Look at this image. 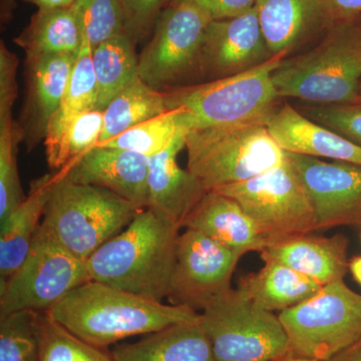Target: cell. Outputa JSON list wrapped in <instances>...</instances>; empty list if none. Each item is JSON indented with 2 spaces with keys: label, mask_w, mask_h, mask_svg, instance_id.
<instances>
[{
  "label": "cell",
  "mask_w": 361,
  "mask_h": 361,
  "mask_svg": "<svg viewBox=\"0 0 361 361\" xmlns=\"http://www.w3.org/2000/svg\"><path fill=\"white\" fill-rule=\"evenodd\" d=\"M334 23L355 21L361 16V0H324Z\"/></svg>",
  "instance_id": "obj_39"
},
{
  "label": "cell",
  "mask_w": 361,
  "mask_h": 361,
  "mask_svg": "<svg viewBox=\"0 0 361 361\" xmlns=\"http://www.w3.org/2000/svg\"><path fill=\"white\" fill-rule=\"evenodd\" d=\"M273 56L253 7L236 18L210 21L198 65L212 77L221 78L262 65Z\"/></svg>",
  "instance_id": "obj_14"
},
{
  "label": "cell",
  "mask_w": 361,
  "mask_h": 361,
  "mask_svg": "<svg viewBox=\"0 0 361 361\" xmlns=\"http://www.w3.org/2000/svg\"><path fill=\"white\" fill-rule=\"evenodd\" d=\"M165 0H120L125 14L126 32L135 40L141 39L156 25Z\"/></svg>",
  "instance_id": "obj_36"
},
{
  "label": "cell",
  "mask_w": 361,
  "mask_h": 361,
  "mask_svg": "<svg viewBox=\"0 0 361 361\" xmlns=\"http://www.w3.org/2000/svg\"><path fill=\"white\" fill-rule=\"evenodd\" d=\"M103 130L104 111L94 109L78 115L71 123L66 137V166L97 146Z\"/></svg>",
  "instance_id": "obj_35"
},
{
  "label": "cell",
  "mask_w": 361,
  "mask_h": 361,
  "mask_svg": "<svg viewBox=\"0 0 361 361\" xmlns=\"http://www.w3.org/2000/svg\"><path fill=\"white\" fill-rule=\"evenodd\" d=\"M142 210L104 188L71 182L59 171L39 229L75 257L87 260Z\"/></svg>",
  "instance_id": "obj_5"
},
{
  "label": "cell",
  "mask_w": 361,
  "mask_h": 361,
  "mask_svg": "<svg viewBox=\"0 0 361 361\" xmlns=\"http://www.w3.org/2000/svg\"><path fill=\"white\" fill-rule=\"evenodd\" d=\"M185 140L187 169L208 191L253 179L286 160L264 123L190 130Z\"/></svg>",
  "instance_id": "obj_6"
},
{
  "label": "cell",
  "mask_w": 361,
  "mask_h": 361,
  "mask_svg": "<svg viewBox=\"0 0 361 361\" xmlns=\"http://www.w3.org/2000/svg\"><path fill=\"white\" fill-rule=\"evenodd\" d=\"M278 96L311 104H357L361 85V27L357 20L330 26L314 49L283 59L273 71Z\"/></svg>",
  "instance_id": "obj_3"
},
{
  "label": "cell",
  "mask_w": 361,
  "mask_h": 361,
  "mask_svg": "<svg viewBox=\"0 0 361 361\" xmlns=\"http://www.w3.org/2000/svg\"><path fill=\"white\" fill-rule=\"evenodd\" d=\"M148 171V157L128 149L96 146L61 172L71 182L104 188L146 209Z\"/></svg>",
  "instance_id": "obj_15"
},
{
  "label": "cell",
  "mask_w": 361,
  "mask_h": 361,
  "mask_svg": "<svg viewBox=\"0 0 361 361\" xmlns=\"http://www.w3.org/2000/svg\"><path fill=\"white\" fill-rule=\"evenodd\" d=\"M357 23H358V25H360V27H361V16L360 18H358L357 20ZM358 106H361V85H360V96H358V103H357Z\"/></svg>",
  "instance_id": "obj_44"
},
{
  "label": "cell",
  "mask_w": 361,
  "mask_h": 361,
  "mask_svg": "<svg viewBox=\"0 0 361 361\" xmlns=\"http://www.w3.org/2000/svg\"><path fill=\"white\" fill-rule=\"evenodd\" d=\"M182 132H188L183 123L182 111L174 109L145 121L97 146L128 149L151 158L167 149Z\"/></svg>",
  "instance_id": "obj_29"
},
{
  "label": "cell",
  "mask_w": 361,
  "mask_h": 361,
  "mask_svg": "<svg viewBox=\"0 0 361 361\" xmlns=\"http://www.w3.org/2000/svg\"><path fill=\"white\" fill-rule=\"evenodd\" d=\"M78 54L26 56V97L20 125L27 149L44 140L58 111Z\"/></svg>",
  "instance_id": "obj_16"
},
{
  "label": "cell",
  "mask_w": 361,
  "mask_h": 361,
  "mask_svg": "<svg viewBox=\"0 0 361 361\" xmlns=\"http://www.w3.org/2000/svg\"><path fill=\"white\" fill-rule=\"evenodd\" d=\"M90 280L87 260L75 257L39 228L23 264L0 282V315L23 310L47 312Z\"/></svg>",
  "instance_id": "obj_10"
},
{
  "label": "cell",
  "mask_w": 361,
  "mask_h": 361,
  "mask_svg": "<svg viewBox=\"0 0 361 361\" xmlns=\"http://www.w3.org/2000/svg\"><path fill=\"white\" fill-rule=\"evenodd\" d=\"M242 256L200 232L185 230L178 238L169 303L204 311L222 300L234 290L233 273Z\"/></svg>",
  "instance_id": "obj_11"
},
{
  "label": "cell",
  "mask_w": 361,
  "mask_h": 361,
  "mask_svg": "<svg viewBox=\"0 0 361 361\" xmlns=\"http://www.w3.org/2000/svg\"><path fill=\"white\" fill-rule=\"evenodd\" d=\"M168 111L164 90L154 89L137 78L104 109V130L99 144Z\"/></svg>",
  "instance_id": "obj_28"
},
{
  "label": "cell",
  "mask_w": 361,
  "mask_h": 361,
  "mask_svg": "<svg viewBox=\"0 0 361 361\" xmlns=\"http://www.w3.org/2000/svg\"><path fill=\"white\" fill-rule=\"evenodd\" d=\"M322 287L288 266L266 261L258 272L242 277L237 289L259 307L281 312L308 300Z\"/></svg>",
  "instance_id": "obj_25"
},
{
  "label": "cell",
  "mask_w": 361,
  "mask_h": 361,
  "mask_svg": "<svg viewBox=\"0 0 361 361\" xmlns=\"http://www.w3.org/2000/svg\"><path fill=\"white\" fill-rule=\"evenodd\" d=\"M23 141L20 123L13 116L0 118V221L13 212L25 194L18 168V145Z\"/></svg>",
  "instance_id": "obj_31"
},
{
  "label": "cell",
  "mask_w": 361,
  "mask_h": 361,
  "mask_svg": "<svg viewBox=\"0 0 361 361\" xmlns=\"http://www.w3.org/2000/svg\"><path fill=\"white\" fill-rule=\"evenodd\" d=\"M200 323L218 361H277L292 353L279 316L239 289L202 311Z\"/></svg>",
  "instance_id": "obj_8"
},
{
  "label": "cell",
  "mask_w": 361,
  "mask_h": 361,
  "mask_svg": "<svg viewBox=\"0 0 361 361\" xmlns=\"http://www.w3.org/2000/svg\"><path fill=\"white\" fill-rule=\"evenodd\" d=\"M271 54L286 56L323 26L336 25L324 0H255Z\"/></svg>",
  "instance_id": "obj_19"
},
{
  "label": "cell",
  "mask_w": 361,
  "mask_h": 361,
  "mask_svg": "<svg viewBox=\"0 0 361 361\" xmlns=\"http://www.w3.org/2000/svg\"><path fill=\"white\" fill-rule=\"evenodd\" d=\"M134 42L127 32H123L92 49L97 110L104 111L116 94L140 78Z\"/></svg>",
  "instance_id": "obj_27"
},
{
  "label": "cell",
  "mask_w": 361,
  "mask_h": 361,
  "mask_svg": "<svg viewBox=\"0 0 361 361\" xmlns=\"http://www.w3.org/2000/svg\"><path fill=\"white\" fill-rule=\"evenodd\" d=\"M56 180L58 173L33 180L25 200L0 221V281L8 279L30 253Z\"/></svg>",
  "instance_id": "obj_23"
},
{
  "label": "cell",
  "mask_w": 361,
  "mask_h": 361,
  "mask_svg": "<svg viewBox=\"0 0 361 361\" xmlns=\"http://www.w3.org/2000/svg\"><path fill=\"white\" fill-rule=\"evenodd\" d=\"M286 158L307 194L317 230L361 224V165L292 153Z\"/></svg>",
  "instance_id": "obj_13"
},
{
  "label": "cell",
  "mask_w": 361,
  "mask_h": 361,
  "mask_svg": "<svg viewBox=\"0 0 361 361\" xmlns=\"http://www.w3.org/2000/svg\"><path fill=\"white\" fill-rule=\"evenodd\" d=\"M111 351L115 361H218L200 323H178Z\"/></svg>",
  "instance_id": "obj_24"
},
{
  "label": "cell",
  "mask_w": 361,
  "mask_h": 361,
  "mask_svg": "<svg viewBox=\"0 0 361 361\" xmlns=\"http://www.w3.org/2000/svg\"><path fill=\"white\" fill-rule=\"evenodd\" d=\"M183 228L200 232L243 255L267 248L257 226L243 208L232 198L215 191L207 192Z\"/></svg>",
  "instance_id": "obj_21"
},
{
  "label": "cell",
  "mask_w": 361,
  "mask_h": 361,
  "mask_svg": "<svg viewBox=\"0 0 361 361\" xmlns=\"http://www.w3.org/2000/svg\"><path fill=\"white\" fill-rule=\"evenodd\" d=\"M42 349L39 361H115L102 348L90 345L73 336L52 320L47 312H40Z\"/></svg>",
  "instance_id": "obj_32"
},
{
  "label": "cell",
  "mask_w": 361,
  "mask_h": 361,
  "mask_svg": "<svg viewBox=\"0 0 361 361\" xmlns=\"http://www.w3.org/2000/svg\"><path fill=\"white\" fill-rule=\"evenodd\" d=\"M329 361H361V338L337 353Z\"/></svg>",
  "instance_id": "obj_40"
},
{
  "label": "cell",
  "mask_w": 361,
  "mask_h": 361,
  "mask_svg": "<svg viewBox=\"0 0 361 361\" xmlns=\"http://www.w3.org/2000/svg\"><path fill=\"white\" fill-rule=\"evenodd\" d=\"M266 127L286 153L361 165L360 146L307 118L290 104L277 108Z\"/></svg>",
  "instance_id": "obj_18"
},
{
  "label": "cell",
  "mask_w": 361,
  "mask_h": 361,
  "mask_svg": "<svg viewBox=\"0 0 361 361\" xmlns=\"http://www.w3.org/2000/svg\"><path fill=\"white\" fill-rule=\"evenodd\" d=\"M23 1L37 6L39 9H58L71 7L75 0H23Z\"/></svg>",
  "instance_id": "obj_41"
},
{
  "label": "cell",
  "mask_w": 361,
  "mask_h": 361,
  "mask_svg": "<svg viewBox=\"0 0 361 361\" xmlns=\"http://www.w3.org/2000/svg\"><path fill=\"white\" fill-rule=\"evenodd\" d=\"M47 313L73 336L99 348L200 318L191 308L167 305L94 280L77 287Z\"/></svg>",
  "instance_id": "obj_1"
},
{
  "label": "cell",
  "mask_w": 361,
  "mask_h": 361,
  "mask_svg": "<svg viewBox=\"0 0 361 361\" xmlns=\"http://www.w3.org/2000/svg\"><path fill=\"white\" fill-rule=\"evenodd\" d=\"M180 230L142 209L87 259L90 279L161 302L170 291Z\"/></svg>",
  "instance_id": "obj_2"
},
{
  "label": "cell",
  "mask_w": 361,
  "mask_h": 361,
  "mask_svg": "<svg viewBox=\"0 0 361 361\" xmlns=\"http://www.w3.org/2000/svg\"><path fill=\"white\" fill-rule=\"evenodd\" d=\"M277 361H317L313 360H308V358L299 357V356H296L294 355H290L285 356V357L281 358V360Z\"/></svg>",
  "instance_id": "obj_43"
},
{
  "label": "cell",
  "mask_w": 361,
  "mask_h": 361,
  "mask_svg": "<svg viewBox=\"0 0 361 361\" xmlns=\"http://www.w3.org/2000/svg\"><path fill=\"white\" fill-rule=\"evenodd\" d=\"M237 202L267 247L317 230L307 194L289 161L245 182L212 190Z\"/></svg>",
  "instance_id": "obj_9"
},
{
  "label": "cell",
  "mask_w": 361,
  "mask_h": 361,
  "mask_svg": "<svg viewBox=\"0 0 361 361\" xmlns=\"http://www.w3.org/2000/svg\"><path fill=\"white\" fill-rule=\"evenodd\" d=\"M71 8L77 14L82 35L92 49L126 32L125 14L120 0H75Z\"/></svg>",
  "instance_id": "obj_33"
},
{
  "label": "cell",
  "mask_w": 361,
  "mask_h": 361,
  "mask_svg": "<svg viewBox=\"0 0 361 361\" xmlns=\"http://www.w3.org/2000/svg\"><path fill=\"white\" fill-rule=\"evenodd\" d=\"M301 113L329 128L361 148V106L358 104H310Z\"/></svg>",
  "instance_id": "obj_34"
},
{
  "label": "cell",
  "mask_w": 361,
  "mask_h": 361,
  "mask_svg": "<svg viewBox=\"0 0 361 361\" xmlns=\"http://www.w3.org/2000/svg\"><path fill=\"white\" fill-rule=\"evenodd\" d=\"M349 269L353 273L356 281L361 284V256L356 257L349 263Z\"/></svg>",
  "instance_id": "obj_42"
},
{
  "label": "cell",
  "mask_w": 361,
  "mask_h": 361,
  "mask_svg": "<svg viewBox=\"0 0 361 361\" xmlns=\"http://www.w3.org/2000/svg\"><path fill=\"white\" fill-rule=\"evenodd\" d=\"M84 35L77 14L71 7L39 9L14 42L26 56L78 54Z\"/></svg>",
  "instance_id": "obj_26"
},
{
  "label": "cell",
  "mask_w": 361,
  "mask_h": 361,
  "mask_svg": "<svg viewBox=\"0 0 361 361\" xmlns=\"http://www.w3.org/2000/svg\"><path fill=\"white\" fill-rule=\"evenodd\" d=\"M92 51L84 37L65 94L47 125L44 140L45 156L54 170L61 171L66 166V142L71 123L80 114L97 109V85Z\"/></svg>",
  "instance_id": "obj_22"
},
{
  "label": "cell",
  "mask_w": 361,
  "mask_h": 361,
  "mask_svg": "<svg viewBox=\"0 0 361 361\" xmlns=\"http://www.w3.org/2000/svg\"><path fill=\"white\" fill-rule=\"evenodd\" d=\"M18 59L7 49L1 40L0 44V118L13 116V109L18 97Z\"/></svg>",
  "instance_id": "obj_37"
},
{
  "label": "cell",
  "mask_w": 361,
  "mask_h": 361,
  "mask_svg": "<svg viewBox=\"0 0 361 361\" xmlns=\"http://www.w3.org/2000/svg\"><path fill=\"white\" fill-rule=\"evenodd\" d=\"M40 349V312L0 315V361H39Z\"/></svg>",
  "instance_id": "obj_30"
},
{
  "label": "cell",
  "mask_w": 361,
  "mask_h": 361,
  "mask_svg": "<svg viewBox=\"0 0 361 361\" xmlns=\"http://www.w3.org/2000/svg\"><path fill=\"white\" fill-rule=\"evenodd\" d=\"M285 59L273 56L262 65L205 84L165 92L169 110L180 109L188 130L220 126L267 122L279 99L273 71Z\"/></svg>",
  "instance_id": "obj_4"
},
{
  "label": "cell",
  "mask_w": 361,
  "mask_h": 361,
  "mask_svg": "<svg viewBox=\"0 0 361 361\" xmlns=\"http://www.w3.org/2000/svg\"><path fill=\"white\" fill-rule=\"evenodd\" d=\"M278 316L299 357L329 361L361 338V295L343 280Z\"/></svg>",
  "instance_id": "obj_7"
},
{
  "label": "cell",
  "mask_w": 361,
  "mask_h": 361,
  "mask_svg": "<svg viewBox=\"0 0 361 361\" xmlns=\"http://www.w3.org/2000/svg\"><path fill=\"white\" fill-rule=\"evenodd\" d=\"M186 134L180 133L167 149L149 158L148 208L180 229L208 192L198 177L178 164V155L186 148Z\"/></svg>",
  "instance_id": "obj_17"
},
{
  "label": "cell",
  "mask_w": 361,
  "mask_h": 361,
  "mask_svg": "<svg viewBox=\"0 0 361 361\" xmlns=\"http://www.w3.org/2000/svg\"><path fill=\"white\" fill-rule=\"evenodd\" d=\"M178 1V0H172ZM198 7L212 20H227L247 13L255 6V0H184Z\"/></svg>",
  "instance_id": "obj_38"
},
{
  "label": "cell",
  "mask_w": 361,
  "mask_h": 361,
  "mask_svg": "<svg viewBox=\"0 0 361 361\" xmlns=\"http://www.w3.org/2000/svg\"><path fill=\"white\" fill-rule=\"evenodd\" d=\"M210 21L205 13L190 2H171L161 11L153 37L140 56V78L149 87L161 90L189 73L198 66Z\"/></svg>",
  "instance_id": "obj_12"
},
{
  "label": "cell",
  "mask_w": 361,
  "mask_h": 361,
  "mask_svg": "<svg viewBox=\"0 0 361 361\" xmlns=\"http://www.w3.org/2000/svg\"><path fill=\"white\" fill-rule=\"evenodd\" d=\"M348 246V240L343 235L316 237L306 234L267 247L260 253L264 262L281 263L325 286L342 281L345 276L349 269Z\"/></svg>",
  "instance_id": "obj_20"
}]
</instances>
